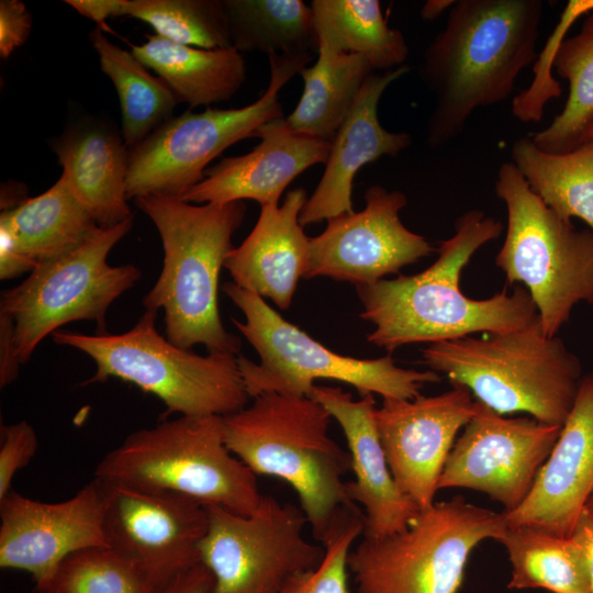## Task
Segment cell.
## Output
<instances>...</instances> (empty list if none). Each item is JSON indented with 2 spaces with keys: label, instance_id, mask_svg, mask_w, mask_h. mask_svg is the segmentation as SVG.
<instances>
[{
  "label": "cell",
  "instance_id": "obj_43",
  "mask_svg": "<svg viewBox=\"0 0 593 593\" xmlns=\"http://www.w3.org/2000/svg\"><path fill=\"white\" fill-rule=\"evenodd\" d=\"M571 537L581 545L585 552L590 572L591 593H593V512L585 508L582 510Z\"/></svg>",
  "mask_w": 593,
  "mask_h": 593
},
{
  "label": "cell",
  "instance_id": "obj_33",
  "mask_svg": "<svg viewBox=\"0 0 593 593\" xmlns=\"http://www.w3.org/2000/svg\"><path fill=\"white\" fill-rule=\"evenodd\" d=\"M231 45L267 56L317 53L311 5L302 0H223Z\"/></svg>",
  "mask_w": 593,
  "mask_h": 593
},
{
  "label": "cell",
  "instance_id": "obj_9",
  "mask_svg": "<svg viewBox=\"0 0 593 593\" xmlns=\"http://www.w3.org/2000/svg\"><path fill=\"white\" fill-rule=\"evenodd\" d=\"M495 192L507 211L495 264L508 283L526 287L544 333L553 337L575 304L593 303V231L550 210L512 161L500 166Z\"/></svg>",
  "mask_w": 593,
  "mask_h": 593
},
{
  "label": "cell",
  "instance_id": "obj_1",
  "mask_svg": "<svg viewBox=\"0 0 593 593\" xmlns=\"http://www.w3.org/2000/svg\"><path fill=\"white\" fill-rule=\"evenodd\" d=\"M503 224L480 210L459 216L454 235L443 240L435 262L419 273L400 275L357 287L360 317L374 325L367 340L391 354L414 343H438L474 333H506L527 326L538 315L523 287L475 300L461 292L462 269L477 250L496 239Z\"/></svg>",
  "mask_w": 593,
  "mask_h": 593
},
{
  "label": "cell",
  "instance_id": "obj_36",
  "mask_svg": "<svg viewBox=\"0 0 593 593\" xmlns=\"http://www.w3.org/2000/svg\"><path fill=\"white\" fill-rule=\"evenodd\" d=\"M362 533L363 514L357 505L339 508L321 540V563L291 578L279 593H349L347 559Z\"/></svg>",
  "mask_w": 593,
  "mask_h": 593
},
{
  "label": "cell",
  "instance_id": "obj_32",
  "mask_svg": "<svg viewBox=\"0 0 593 593\" xmlns=\"http://www.w3.org/2000/svg\"><path fill=\"white\" fill-rule=\"evenodd\" d=\"M89 40L99 56L101 70L112 80L122 113V136L130 149L172 118L178 101L158 76L126 49L112 43L99 27Z\"/></svg>",
  "mask_w": 593,
  "mask_h": 593
},
{
  "label": "cell",
  "instance_id": "obj_13",
  "mask_svg": "<svg viewBox=\"0 0 593 593\" xmlns=\"http://www.w3.org/2000/svg\"><path fill=\"white\" fill-rule=\"evenodd\" d=\"M209 524L200 562L213 575L212 593H279L294 575L316 568L324 546L303 535L307 523L294 505L262 495L251 515L206 505Z\"/></svg>",
  "mask_w": 593,
  "mask_h": 593
},
{
  "label": "cell",
  "instance_id": "obj_41",
  "mask_svg": "<svg viewBox=\"0 0 593 593\" xmlns=\"http://www.w3.org/2000/svg\"><path fill=\"white\" fill-rule=\"evenodd\" d=\"M34 264L18 249L10 232L0 225V279L9 280L34 269Z\"/></svg>",
  "mask_w": 593,
  "mask_h": 593
},
{
  "label": "cell",
  "instance_id": "obj_27",
  "mask_svg": "<svg viewBox=\"0 0 593 593\" xmlns=\"http://www.w3.org/2000/svg\"><path fill=\"white\" fill-rule=\"evenodd\" d=\"M0 225L34 266L69 253L100 227L63 176L42 194L2 211Z\"/></svg>",
  "mask_w": 593,
  "mask_h": 593
},
{
  "label": "cell",
  "instance_id": "obj_5",
  "mask_svg": "<svg viewBox=\"0 0 593 593\" xmlns=\"http://www.w3.org/2000/svg\"><path fill=\"white\" fill-rule=\"evenodd\" d=\"M422 354L430 370L494 412L555 426L566 422L583 377L580 359L544 333L538 315L516 331L433 343Z\"/></svg>",
  "mask_w": 593,
  "mask_h": 593
},
{
  "label": "cell",
  "instance_id": "obj_2",
  "mask_svg": "<svg viewBox=\"0 0 593 593\" xmlns=\"http://www.w3.org/2000/svg\"><path fill=\"white\" fill-rule=\"evenodd\" d=\"M541 0H459L423 52L419 78L434 96L426 144L458 137L472 113L505 101L535 61Z\"/></svg>",
  "mask_w": 593,
  "mask_h": 593
},
{
  "label": "cell",
  "instance_id": "obj_31",
  "mask_svg": "<svg viewBox=\"0 0 593 593\" xmlns=\"http://www.w3.org/2000/svg\"><path fill=\"white\" fill-rule=\"evenodd\" d=\"M512 163L530 190L564 220L579 217L593 231V142L566 154H549L521 137Z\"/></svg>",
  "mask_w": 593,
  "mask_h": 593
},
{
  "label": "cell",
  "instance_id": "obj_18",
  "mask_svg": "<svg viewBox=\"0 0 593 593\" xmlns=\"http://www.w3.org/2000/svg\"><path fill=\"white\" fill-rule=\"evenodd\" d=\"M103 484L97 478L74 496L45 503L11 490L0 500V567L46 582L69 555L108 547Z\"/></svg>",
  "mask_w": 593,
  "mask_h": 593
},
{
  "label": "cell",
  "instance_id": "obj_3",
  "mask_svg": "<svg viewBox=\"0 0 593 593\" xmlns=\"http://www.w3.org/2000/svg\"><path fill=\"white\" fill-rule=\"evenodd\" d=\"M156 226L163 245V268L143 299L145 310H164L167 339L191 349L237 355L242 342L222 324L219 277L233 249L232 236L246 213L243 201L193 205L179 198L134 199Z\"/></svg>",
  "mask_w": 593,
  "mask_h": 593
},
{
  "label": "cell",
  "instance_id": "obj_11",
  "mask_svg": "<svg viewBox=\"0 0 593 593\" xmlns=\"http://www.w3.org/2000/svg\"><path fill=\"white\" fill-rule=\"evenodd\" d=\"M313 54L269 55V82L253 103L237 109H190L172 116L128 149L127 199L145 195L180 198L204 179L206 166L235 143L255 137L266 123L283 116L281 89Z\"/></svg>",
  "mask_w": 593,
  "mask_h": 593
},
{
  "label": "cell",
  "instance_id": "obj_15",
  "mask_svg": "<svg viewBox=\"0 0 593 593\" xmlns=\"http://www.w3.org/2000/svg\"><path fill=\"white\" fill-rule=\"evenodd\" d=\"M101 482L108 547L136 564L158 589L201 563L206 505L175 493Z\"/></svg>",
  "mask_w": 593,
  "mask_h": 593
},
{
  "label": "cell",
  "instance_id": "obj_7",
  "mask_svg": "<svg viewBox=\"0 0 593 593\" xmlns=\"http://www.w3.org/2000/svg\"><path fill=\"white\" fill-rule=\"evenodd\" d=\"M157 312L145 310L121 334L56 331L52 337L94 361L97 370L82 385L118 378L156 395L168 414L225 416L245 407L249 395L237 357L213 351L198 355L174 345L158 333Z\"/></svg>",
  "mask_w": 593,
  "mask_h": 593
},
{
  "label": "cell",
  "instance_id": "obj_39",
  "mask_svg": "<svg viewBox=\"0 0 593 593\" xmlns=\"http://www.w3.org/2000/svg\"><path fill=\"white\" fill-rule=\"evenodd\" d=\"M13 322L0 314V387L11 384L19 376L21 362L13 344Z\"/></svg>",
  "mask_w": 593,
  "mask_h": 593
},
{
  "label": "cell",
  "instance_id": "obj_17",
  "mask_svg": "<svg viewBox=\"0 0 593 593\" xmlns=\"http://www.w3.org/2000/svg\"><path fill=\"white\" fill-rule=\"evenodd\" d=\"M475 409L471 392L459 384L434 396L383 399L376 407L374 423L391 474L419 511L436 502L456 436Z\"/></svg>",
  "mask_w": 593,
  "mask_h": 593
},
{
  "label": "cell",
  "instance_id": "obj_37",
  "mask_svg": "<svg viewBox=\"0 0 593 593\" xmlns=\"http://www.w3.org/2000/svg\"><path fill=\"white\" fill-rule=\"evenodd\" d=\"M37 447L36 433L27 421L1 425L0 500L11 491L15 473L30 463Z\"/></svg>",
  "mask_w": 593,
  "mask_h": 593
},
{
  "label": "cell",
  "instance_id": "obj_35",
  "mask_svg": "<svg viewBox=\"0 0 593 593\" xmlns=\"http://www.w3.org/2000/svg\"><path fill=\"white\" fill-rule=\"evenodd\" d=\"M38 593H158L132 561L110 547H90L66 557Z\"/></svg>",
  "mask_w": 593,
  "mask_h": 593
},
{
  "label": "cell",
  "instance_id": "obj_6",
  "mask_svg": "<svg viewBox=\"0 0 593 593\" xmlns=\"http://www.w3.org/2000/svg\"><path fill=\"white\" fill-rule=\"evenodd\" d=\"M94 478L179 494L251 515L262 494L257 475L226 446L223 416H184L130 434L98 463Z\"/></svg>",
  "mask_w": 593,
  "mask_h": 593
},
{
  "label": "cell",
  "instance_id": "obj_21",
  "mask_svg": "<svg viewBox=\"0 0 593 593\" xmlns=\"http://www.w3.org/2000/svg\"><path fill=\"white\" fill-rule=\"evenodd\" d=\"M260 142L247 154L223 158L208 168L204 179L179 199L189 203L225 204L255 200L279 203L284 189L312 166L326 163L331 142L300 134L284 116L262 125Z\"/></svg>",
  "mask_w": 593,
  "mask_h": 593
},
{
  "label": "cell",
  "instance_id": "obj_26",
  "mask_svg": "<svg viewBox=\"0 0 593 593\" xmlns=\"http://www.w3.org/2000/svg\"><path fill=\"white\" fill-rule=\"evenodd\" d=\"M132 53L190 110L232 99L246 79L245 60L234 47L204 49L154 34Z\"/></svg>",
  "mask_w": 593,
  "mask_h": 593
},
{
  "label": "cell",
  "instance_id": "obj_40",
  "mask_svg": "<svg viewBox=\"0 0 593 593\" xmlns=\"http://www.w3.org/2000/svg\"><path fill=\"white\" fill-rule=\"evenodd\" d=\"M212 573L202 563H198L177 574L158 593H212Z\"/></svg>",
  "mask_w": 593,
  "mask_h": 593
},
{
  "label": "cell",
  "instance_id": "obj_22",
  "mask_svg": "<svg viewBox=\"0 0 593 593\" xmlns=\"http://www.w3.org/2000/svg\"><path fill=\"white\" fill-rule=\"evenodd\" d=\"M409 71L405 64L374 71L367 78L331 142L324 172L301 211L299 220L303 227L353 212V181L358 171L381 157H395L411 146L409 133L385 130L378 116V105L387 88Z\"/></svg>",
  "mask_w": 593,
  "mask_h": 593
},
{
  "label": "cell",
  "instance_id": "obj_28",
  "mask_svg": "<svg viewBox=\"0 0 593 593\" xmlns=\"http://www.w3.org/2000/svg\"><path fill=\"white\" fill-rule=\"evenodd\" d=\"M374 71L360 55L318 45L315 63L299 74L303 90L287 122L300 134L332 142L365 81Z\"/></svg>",
  "mask_w": 593,
  "mask_h": 593
},
{
  "label": "cell",
  "instance_id": "obj_45",
  "mask_svg": "<svg viewBox=\"0 0 593 593\" xmlns=\"http://www.w3.org/2000/svg\"><path fill=\"white\" fill-rule=\"evenodd\" d=\"M584 508L593 512V495L588 500Z\"/></svg>",
  "mask_w": 593,
  "mask_h": 593
},
{
  "label": "cell",
  "instance_id": "obj_20",
  "mask_svg": "<svg viewBox=\"0 0 593 593\" xmlns=\"http://www.w3.org/2000/svg\"><path fill=\"white\" fill-rule=\"evenodd\" d=\"M311 398L344 432L355 477L346 481V492L363 510V537L383 538L406 529L419 508L402 493L391 474L374 423L373 394L354 400L339 387L315 385Z\"/></svg>",
  "mask_w": 593,
  "mask_h": 593
},
{
  "label": "cell",
  "instance_id": "obj_25",
  "mask_svg": "<svg viewBox=\"0 0 593 593\" xmlns=\"http://www.w3.org/2000/svg\"><path fill=\"white\" fill-rule=\"evenodd\" d=\"M552 63L569 83L568 98L561 113L532 139L546 153L566 154L593 142V11L578 34L549 38L536 68L534 86L547 89L555 85L549 72Z\"/></svg>",
  "mask_w": 593,
  "mask_h": 593
},
{
  "label": "cell",
  "instance_id": "obj_42",
  "mask_svg": "<svg viewBox=\"0 0 593 593\" xmlns=\"http://www.w3.org/2000/svg\"><path fill=\"white\" fill-rule=\"evenodd\" d=\"M81 15L94 21L100 30H110L107 20L126 15L128 0H66Z\"/></svg>",
  "mask_w": 593,
  "mask_h": 593
},
{
  "label": "cell",
  "instance_id": "obj_24",
  "mask_svg": "<svg viewBox=\"0 0 593 593\" xmlns=\"http://www.w3.org/2000/svg\"><path fill=\"white\" fill-rule=\"evenodd\" d=\"M51 147L61 176L100 227L133 217L126 194L128 148L115 130L83 121L52 139Z\"/></svg>",
  "mask_w": 593,
  "mask_h": 593
},
{
  "label": "cell",
  "instance_id": "obj_23",
  "mask_svg": "<svg viewBox=\"0 0 593 593\" xmlns=\"http://www.w3.org/2000/svg\"><path fill=\"white\" fill-rule=\"evenodd\" d=\"M306 200V191L296 188L281 205L260 206L253 231L224 261L235 284L282 310L290 306L306 268L310 237L299 220Z\"/></svg>",
  "mask_w": 593,
  "mask_h": 593
},
{
  "label": "cell",
  "instance_id": "obj_38",
  "mask_svg": "<svg viewBox=\"0 0 593 593\" xmlns=\"http://www.w3.org/2000/svg\"><path fill=\"white\" fill-rule=\"evenodd\" d=\"M32 16L19 0L0 1V56L8 58L29 38Z\"/></svg>",
  "mask_w": 593,
  "mask_h": 593
},
{
  "label": "cell",
  "instance_id": "obj_30",
  "mask_svg": "<svg viewBox=\"0 0 593 593\" xmlns=\"http://www.w3.org/2000/svg\"><path fill=\"white\" fill-rule=\"evenodd\" d=\"M511 562L510 590L591 593L588 560L581 545L528 525L506 527L497 540Z\"/></svg>",
  "mask_w": 593,
  "mask_h": 593
},
{
  "label": "cell",
  "instance_id": "obj_44",
  "mask_svg": "<svg viewBox=\"0 0 593 593\" xmlns=\"http://www.w3.org/2000/svg\"><path fill=\"white\" fill-rule=\"evenodd\" d=\"M455 0H429L426 1L421 10V16L425 21H430L438 18L447 9L455 4Z\"/></svg>",
  "mask_w": 593,
  "mask_h": 593
},
{
  "label": "cell",
  "instance_id": "obj_8",
  "mask_svg": "<svg viewBox=\"0 0 593 593\" xmlns=\"http://www.w3.org/2000/svg\"><path fill=\"white\" fill-rule=\"evenodd\" d=\"M222 291L244 313L245 322H232L260 357L259 363L237 357L249 398L270 392L311 398L315 381L328 379L353 385L360 396L376 393L411 400L424 384L441 380L434 370L396 366L390 354L376 359L336 354L284 320L258 294L234 282H226Z\"/></svg>",
  "mask_w": 593,
  "mask_h": 593
},
{
  "label": "cell",
  "instance_id": "obj_34",
  "mask_svg": "<svg viewBox=\"0 0 593 593\" xmlns=\"http://www.w3.org/2000/svg\"><path fill=\"white\" fill-rule=\"evenodd\" d=\"M126 15L179 44L204 49L232 47L223 0H128Z\"/></svg>",
  "mask_w": 593,
  "mask_h": 593
},
{
  "label": "cell",
  "instance_id": "obj_10",
  "mask_svg": "<svg viewBox=\"0 0 593 593\" xmlns=\"http://www.w3.org/2000/svg\"><path fill=\"white\" fill-rule=\"evenodd\" d=\"M506 527L503 512L461 495L435 502L406 529L363 537L350 550L355 593H458L470 553L485 539L497 541Z\"/></svg>",
  "mask_w": 593,
  "mask_h": 593
},
{
  "label": "cell",
  "instance_id": "obj_16",
  "mask_svg": "<svg viewBox=\"0 0 593 593\" xmlns=\"http://www.w3.org/2000/svg\"><path fill=\"white\" fill-rule=\"evenodd\" d=\"M406 202L401 191L369 187L361 211L327 220L325 230L310 238L303 278L327 277L356 287L369 286L429 256L434 247L400 220Z\"/></svg>",
  "mask_w": 593,
  "mask_h": 593
},
{
  "label": "cell",
  "instance_id": "obj_14",
  "mask_svg": "<svg viewBox=\"0 0 593 593\" xmlns=\"http://www.w3.org/2000/svg\"><path fill=\"white\" fill-rule=\"evenodd\" d=\"M475 402L474 415L449 452L438 491H478L510 513L530 493L561 426L533 417H505Z\"/></svg>",
  "mask_w": 593,
  "mask_h": 593
},
{
  "label": "cell",
  "instance_id": "obj_19",
  "mask_svg": "<svg viewBox=\"0 0 593 593\" xmlns=\"http://www.w3.org/2000/svg\"><path fill=\"white\" fill-rule=\"evenodd\" d=\"M593 495V372L583 376L559 437L526 500L503 512L506 526L570 537Z\"/></svg>",
  "mask_w": 593,
  "mask_h": 593
},
{
  "label": "cell",
  "instance_id": "obj_4",
  "mask_svg": "<svg viewBox=\"0 0 593 593\" xmlns=\"http://www.w3.org/2000/svg\"><path fill=\"white\" fill-rule=\"evenodd\" d=\"M223 416L228 449L256 475L276 477L296 492L321 542L337 511L355 506L344 477L351 459L329 435L332 416L317 401L276 392Z\"/></svg>",
  "mask_w": 593,
  "mask_h": 593
},
{
  "label": "cell",
  "instance_id": "obj_29",
  "mask_svg": "<svg viewBox=\"0 0 593 593\" xmlns=\"http://www.w3.org/2000/svg\"><path fill=\"white\" fill-rule=\"evenodd\" d=\"M310 5L318 45L360 55L376 71L405 65V37L388 25L380 1L313 0Z\"/></svg>",
  "mask_w": 593,
  "mask_h": 593
},
{
  "label": "cell",
  "instance_id": "obj_12",
  "mask_svg": "<svg viewBox=\"0 0 593 593\" xmlns=\"http://www.w3.org/2000/svg\"><path fill=\"white\" fill-rule=\"evenodd\" d=\"M133 217L99 230L85 243L57 258L37 264L20 284L2 292L0 314L14 324L13 344L21 365L38 344L63 325L93 321L107 332L111 304L141 278L132 265L110 266L111 249L130 232Z\"/></svg>",
  "mask_w": 593,
  "mask_h": 593
}]
</instances>
